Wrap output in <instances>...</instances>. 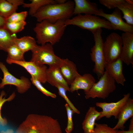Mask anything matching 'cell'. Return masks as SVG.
I'll return each instance as SVG.
<instances>
[{"label": "cell", "instance_id": "1", "mask_svg": "<svg viewBox=\"0 0 133 133\" xmlns=\"http://www.w3.org/2000/svg\"><path fill=\"white\" fill-rule=\"evenodd\" d=\"M15 133H63L56 119L50 116L32 114L28 115Z\"/></svg>", "mask_w": 133, "mask_h": 133}, {"label": "cell", "instance_id": "2", "mask_svg": "<svg viewBox=\"0 0 133 133\" xmlns=\"http://www.w3.org/2000/svg\"><path fill=\"white\" fill-rule=\"evenodd\" d=\"M65 21L60 20L53 23L44 20L37 23L33 29L37 43L42 46L48 43L53 45L59 42L66 27Z\"/></svg>", "mask_w": 133, "mask_h": 133}, {"label": "cell", "instance_id": "3", "mask_svg": "<svg viewBox=\"0 0 133 133\" xmlns=\"http://www.w3.org/2000/svg\"><path fill=\"white\" fill-rule=\"evenodd\" d=\"M74 7V1L71 0L62 4H49L41 7L32 16L38 22L46 20L54 23L59 20L69 19L73 15Z\"/></svg>", "mask_w": 133, "mask_h": 133}, {"label": "cell", "instance_id": "4", "mask_svg": "<svg viewBox=\"0 0 133 133\" xmlns=\"http://www.w3.org/2000/svg\"><path fill=\"white\" fill-rule=\"evenodd\" d=\"M65 24L66 26L70 25L77 26L82 29L88 30L92 33L101 28L112 30L108 21L92 15H78L72 18L66 20Z\"/></svg>", "mask_w": 133, "mask_h": 133}, {"label": "cell", "instance_id": "5", "mask_svg": "<svg viewBox=\"0 0 133 133\" xmlns=\"http://www.w3.org/2000/svg\"><path fill=\"white\" fill-rule=\"evenodd\" d=\"M101 29H99L92 33L94 45L91 50V59L95 65L93 71L99 79L104 73L106 64L103 49V41L101 36Z\"/></svg>", "mask_w": 133, "mask_h": 133}, {"label": "cell", "instance_id": "6", "mask_svg": "<svg viewBox=\"0 0 133 133\" xmlns=\"http://www.w3.org/2000/svg\"><path fill=\"white\" fill-rule=\"evenodd\" d=\"M115 81L105 70L103 75L88 91L84 92L87 99L96 98L105 99L116 89Z\"/></svg>", "mask_w": 133, "mask_h": 133}, {"label": "cell", "instance_id": "7", "mask_svg": "<svg viewBox=\"0 0 133 133\" xmlns=\"http://www.w3.org/2000/svg\"><path fill=\"white\" fill-rule=\"evenodd\" d=\"M32 57L30 61L41 66L47 64L49 66H59L61 58L55 54L53 45L47 43L43 46L37 45L32 51Z\"/></svg>", "mask_w": 133, "mask_h": 133}, {"label": "cell", "instance_id": "8", "mask_svg": "<svg viewBox=\"0 0 133 133\" xmlns=\"http://www.w3.org/2000/svg\"><path fill=\"white\" fill-rule=\"evenodd\" d=\"M122 46L121 36L117 33H112L107 37L103 45L106 64L112 62L120 58Z\"/></svg>", "mask_w": 133, "mask_h": 133}, {"label": "cell", "instance_id": "9", "mask_svg": "<svg viewBox=\"0 0 133 133\" xmlns=\"http://www.w3.org/2000/svg\"><path fill=\"white\" fill-rule=\"evenodd\" d=\"M0 68L3 74V78L0 83V89L4 88L7 85H13L17 88L18 92L23 94L26 92L31 87V83L29 79L24 76L20 79H18L11 74L8 71L5 65L0 62Z\"/></svg>", "mask_w": 133, "mask_h": 133}, {"label": "cell", "instance_id": "10", "mask_svg": "<svg viewBox=\"0 0 133 133\" xmlns=\"http://www.w3.org/2000/svg\"><path fill=\"white\" fill-rule=\"evenodd\" d=\"M121 15V11L116 8L110 14L105 13L102 9H99L95 15L102 17L107 19L110 24L112 30L133 33V26L125 22L122 19Z\"/></svg>", "mask_w": 133, "mask_h": 133}, {"label": "cell", "instance_id": "11", "mask_svg": "<svg viewBox=\"0 0 133 133\" xmlns=\"http://www.w3.org/2000/svg\"><path fill=\"white\" fill-rule=\"evenodd\" d=\"M130 94L128 93L124 95L122 98L116 102H97L96 106L102 110L97 120L104 117L109 118L112 116H114L116 119H117L120 111L130 98Z\"/></svg>", "mask_w": 133, "mask_h": 133}, {"label": "cell", "instance_id": "12", "mask_svg": "<svg viewBox=\"0 0 133 133\" xmlns=\"http://www.w3.org/2000/svg\"><path fill=\"white\" fill-rule=\"evenodd\" d=\"M6 61L9 64H15L23 67L31 76L35 78L41 83L44 84L47 82L46 74L47 68L45 65L40 66L31 61H17L8 59H6Z\"/></svg>", "mask_w": 133, "mask_h": 133}, {"label": "cell", "instance_id": "13", "mask_svg": "<svg viewBox=\"0 0 133 133\" xmlns=\"http://www.w3.org/2000/svg\"><path fill=\"white\" fill-rule=\"evenodd\" d=\"M121 36L122 46L120 58L127 65H133V33L124 32Z\"/></svg>", "mask_w": 133, "mask_h": 133}, {"label": "cell", "instance_id": "14", "mask_svg": "<svg viewBox=\"0 0 133 133\" xmlns=\"http://www.w3.org/2000/svg\"><path fill=\"white\" fill-rule=\"evenodd\" d=\"M59 67L68 85H70L76 78L81 75L77 71L75 64L67 58L61 59Z\"/></svg>", "mask_w": 133, "mask_h": 133}, {"label": "cell", "instance_id": "15", "mask_svg": "<svg viewBox=\"0 0 133 133\" xmlns=\"http://www.w3.org/2000/svg\"><path fill=\"white\" fill-rule=\"evenodd\" d=\"M123 63L119 58L112 62L106 64L105 70L117 84L124 86L126 80L123 73Z\"/></svg>", "mask_w": 133, "mask_h": 133}, {"label": "cell", "instance_id": "16", "mask_svg": "<svg viewBox=\"0 0 133 133\" xmlns=\"http://www.w3.org/2000/svg\"><path fill=\"white\" fill-rule=\"evenodd\" d=\"M96 83L94 77L90 73H85L76 78L70 85V92L71 93L79 89L84 92L89 91Z\"/></svg>", "mask_w": 133, "mask_h": 133}, {"label": "cell", "instance_id": "17", "mask_svg": "<svg viewBox=\"0 0 133 133\" xmlns=\"http://www.w3.org/2000/svg\"><path fill=\"white\" fill-rule=\"evenodd\" d=\"M133 116V100L130 98L120 111L117 117V122L113 129L124 130L125 123Z\"/></svg>", "mask_w": 133, "mask_h": 133}, {"label": "cell", "instance_id": "18", "mask_svg": "<svg viewBox=\"0 0 133 133\" xmlns=\"http://www.w3.org/2000/svg\"><path fill=\"white\" fill-rule=\"evenodd\" d=\"M46 75L47 82L52 85L54 86L56 83L60 84L70 92V87L62 76L59 66H49L46 70Z\"/></svg>", "mask_w": 133, "mask_h": 133}, {"label": "cell", "instance_id": "19", "mask_svg": "<svg viewBox=\"0 0 133 133\" xmlns=\"http://www.w3.org/2000/svg\"><path fill=\"white\" fill-rule=\"evenodd\" d=\"M73 14L95 15L99 10L97 4L87 0H74Z\"/></svg>", "mask_w": 133, "mask_h": 133}, {"label": "cell", "instance_id": "20", "mask_svg": "<svg viewBox=\"0 0 133 133\" xmlns=\"http://www.w3.org/2000/svg\"><path fill=\"white\" fill-rule=\"evenodd\" d=\"M95 106L89 107L86 113L82 124V128L84 133H92L94 131L95 121L101 114Z\"/></svg>", "mask_w": 133, "mask_h": 133}, {"label": "cell", "instance_id": "21", "mask_svg": "<svg viewBox=\"0 0 133 133\" xmlns=\"http://www.w3.org/2000/svg\"><path fill=\"white\" fill-rule=\"evenodd\" d=\"M14 43L24 53L31 51L36 46V41L33 37L29 36H24L20 38H15Z\"/></svg>", "mask_w": 133, "mask_h": 133}, {"label": "cell", "instance_id": "22", "mask_svg": "<svg viewBox=\"0 0 133 133\" xmlns=\"http://www.w3.org/2000/svg\"><path fill=\"white\" fill-rule=\"evenodd\" d=\"M17 37L16 34H11L4 28H0V50L7 52L8 49L14 44V41Z\"/></svg>", "mask_w": 133, "mask_h": 133}, {"label": "cell", "instance_id": "23", "mask_svg": "<svg viewBox=\"0 0 133 133\" xmlns=\"http://www.w3.org/2000/svg\"><path fill=\"white\" fill-rule=\"evenodd\" d=\"M30 3H24L23 7L30 8L29 13L32 16L41 7L49 4H56L55 0H30Z\"/></svg>", "mask_w": 133, "mask_h": 133}, {"label": "cell", "instance_id": "24", "mask_svg": "<svg viewBox=\"0 0 133 133\" xmlns=\"http://www.w3.org/2000/svg\"><path fill=\"white\" fill-rule=\"evenodd\" d=\"M117 8L123 13V16L122 18L126 20V22L133 26V5L128 4L125 1L119 5Z\"/></svg>", "mask_w": 133, "mask_h": 133}, {"label": "cell", "instance_id": "25", "mask_svg": "<svg viewBox=\"0 0 133 133\" xmlns=\"http://www.w3.org/2000/svg\"><path fill=\"white\" fill-rule=\"evenodd\" d=\"M18 7L7 0H0V16L6 19L16 12Z\"/></svg>", "mask_w": 133, "mask_h": 133}, {"label": "cell", "instance_id": "26", "mask_svg": "<svg viewBox=\"0 0 133 133\" xmlns=\"http://www.w3.org/2000/svg\"><path fill=\"white\" fill-rule=\"evenodd\" d=\"M7 52L8 53L7 59L17 61L24 60V53L15 44L8 49Z\"/></svg>", "mask_w": 133, "mask_h": 133}, {"label": "cell", "instance_id": "27", "mask_svg": "<svg viewBox=\"0 0 133 133\" xmlns=\"http://www.w3.org/2000/svg\"><path fill=\"white\" fill-rule=\"evenodd\" d=\"M26 24L25 21L11 22L6 21L4 28L11 34H16L23 30Z\"/></svg>", "mask_w": 133, "mask_h": 133}, {"label": "cell", "instance_id": "28", "mask_svg": "<svg viewBox=\"0 0 133 133\" xmlns=\"http://www.w3.org/2000/svg\"><path fill=\"white\" fill-rule=\"evenodd\" d=\"M54 86L57 88L59 95L65 99L74 113L80 114V111L75 107L67 97L66 94V91H68L63 86L58 83L55 84Z\"/></svg>", "mask_w": 133, "mask_h": 133}, {"label": "cell", "instance_id": "29", "mask_svg": "<svg viewBox=\"0 0 133 133\" xmlns=\"http://www.w3.org/2000/svg\"><path fill=\"white\" fill-rule=\"evenodd\" d=\"M16 96L15 93H13L8 98L6 99V93L3 90L0 93V125L3 126H6L7 124V119L3 118L1 115V110L4 103L7 101H10L13 100Z\"/></svg>", "mask_w": 133, "mask_h": 133}, {"label": "cell", "instance_id": "30", "mask_svg": "<svg viewBox=\"0 0 133 133\" xmlns=\"http://www.w3.org/2000/svg\"><path fill=\"white\" fill-rule=\"evenodd\" d=\"M118 131L111 128L106 124L95 123L92 133H118Z\"/></svg>", "mask_w": 133, "mask_h": 133}, {"label": "cell", "instance_id": "31", "mask_svg": "<svg viewBox=\"0 0 133 133\" xmlns=\"http://www.w3.org/2000/svg\"><path fill=\"white\" fill-rule=\"evenodd\" d=\"M30 79L33 84L44 94L47 96L53 98H56L57 96L55 94L52 93L47 90L42 85L41 83L36 79L33 77L31 76Z\"/></svg>", "mask_w": 133, "mask_h": 133}, {"label": "cell", "instance_id": "32", "mask_svg": "<svg viewBox=\"0 0 133 133\" xmlns=\"http://www.w3.org/2000/svg\"><path fill=\"white\" fill-rule=\"evenodd\" d=\"M67 116V122L65 131L66 133H71L73 129V124L72 120L73 115L74 113L67 103L65 105Z\"/></svg>", "mask_w": 133, "mask_h": 133}, {"label": "cell", "instance_id": "33", "mask_svg": "<svg viewBox=\"0 0 133 133\" xmlns=\"http://www.w3.org/2000/svg\"><path fill=\"white\" fill-rule=\"evenodd\" d=\"M27 15V12L26 11L16 12L5 19L6 21L11 22L25 21Z\"/></svg>", "mask_w": 133, "mask_h": 133}, {"label": "cell", "instance_id": "34", "mask_svg": "<svg viewBox=\"0 0 133 133\" xmlns=\"http://www.w3.org/2000/svg\"><path fill=\"white\" fill-rule=\"evenodd\" d=\"M100 3L109 9L117 8L120 4L125 2V0H100Z\"/></svg>", "mask_w": 133, "mask_h": 133}, {"label": "cell", "instance_id": "35", "mask_svg": "<svg viewBox=\"0 0 133 133\" xmlns=\"http://www.w3.org/2000/svg\"><path fill=\"white\" fill-rule=\"evenodd\" d=\"M118 133H133V116L131 119L128 130L127 131L118 130Z\"/></svg>", "mask_w": 133, "mask_h": 133}, {"label": "cell", "instance_id": "36", "mask_svg": "<svg viewBox=\"0 0 133 133\" xmlns=\"http://www.w3.org/2000/svg\"><path fill=\"white\" fill-rule=\"evenodd\" d=\"M12 4L18 6L20 5H23L24 3V0H7Z\"/></svg>", "mask_w": 133, "mask_h": 133}, {"label": "cell", "instance_id": "37", "mask_svg": "<svg viewBox=\"0 0 133 133\" xmlns=\"http://www.w3.org/2000/svg\"><path fill=\"white\" fill-rule=\"evenodd\" d=\"M5 22V19L0 16V28H4Z\"/></svg>", "mask_w": 133, "mask_h": 133}, {"label": "cell", "instance_id": "38", "mask_svg": "<svg viewBox=\"0 0 133 133\" xmlns=\"http://www.w3.org/2000/svg\"><path fill=\"white\" fill-rule=\"evenodd\" d=\"M55 1L56 4H64L67 1L66 0H56Z\"/></svg>", "mask_w": 133, "mask_h": 133}, {"label": "cell", "instance_id": "39", "mask_svg": "<svg viewBox=\"0 0 133 133\" xmlns=\"http://www.w3.org/2000/svg\"><path fill=\"white\" fill-rule=\"evenodd\" d=\"M0 133H14V132L12 130L8 129L5 131H2L0 132Z\"/></svg>", "mask_w": 133, "mask_h": 133}, {"label": "cell", "instance_id": "40", "mask_svg": "<svg viewBox=\"0 0 133 133\" xmlns=\"http://www.w3.org/2000/svg\"><path fill=\"white\" fill-rule=\"evenodd\" d=\"M125 1L128 4L133 5V0H125Z\"/></svg>", "mask_w": 133, "mask_h": 133}, {"label": "cell", "instance_id": "41", "mask_svg": "<svg viewBox=\"0 0 133 133\" xmlns=\"http://www.w3.org/2000/svg\"><path fill=\"white\" fill-rule=\"evenodd\" d=\"M1 125H0V126Z\"/></svg>", "mask_w": 133, "mask_h": 133}, {"label": "cell", "instance_id": "42", "mask_svg": "<svg viewBox=\"0 0 133 133\" xmlns=\"http://www.w3.org/2000/svg\"></svg>", "mask_w": 133, "mask_h": 133}]
</instances>
